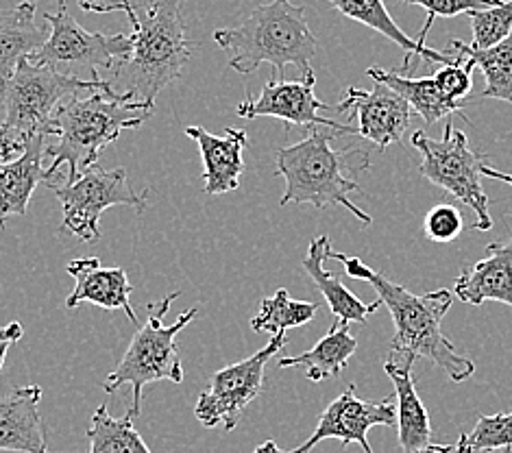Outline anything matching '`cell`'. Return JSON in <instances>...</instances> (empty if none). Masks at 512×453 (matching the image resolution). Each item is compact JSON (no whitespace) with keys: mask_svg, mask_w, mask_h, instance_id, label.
I'll return each mask as SVG.
<instances>
[{"mask_svg":"<svg viewBox=\"0 0 512 453\" xmlns=\"http://www.w3.org/2000/svg\"><path fill=\"white\" fill-rule=\"evenodd\" d=\"M327 260H336L345 266V273L351 279L367 281L377 292V297L390 310L395 321V336L390 340V351L412 355L414 360L425 358L443 369L451 382L462 384L473 377L475 364L460 355L456 347L443 334V318L449 312L454 295L449 290H434L428 295H412L404 286L395 284L393 279L373 271L360 257H349L336 253L329 244L325 251Z\"/></svg>","mask_w":512,"mask_h":453,"instance_id":"1","label":"cell"},{"mask_svg":"<svg viewBox=\"0 0 512 453\" xmlns=\"http://www.w3.org/2000/svg\"><path fill=\"white\" fill-rule=\"evenodd\" d=\"M151 114L153 107L116 90H96L83 99L66 96L44 131L48 138H57L55 144H46L44 157H51V166L44 168V181H53L62 166H68V181L77 179L83 170L96 166L105 146L114 144L123 131L138 129Z\"/></svg>","mask_w":512,"mask_h":453,"instance_id":"2","label":"cell"},{"mask_svg":"<svg viewBox=\"0 0 512 453\" xmlns=\"http://www.w3.org/2000/svg\"><path fill=\"white\" fill-rule=\"evenodd\" d=\"M334 136L340 133L312 127L306 140L277 151V175L286 179V192L279 205L310 203L316 210L343 205L364 227H369L373 218L349 199L351 194L360 192V186L349 175H358L371 166L369 153L360 149L334 151Z\"/></svg>","mask_w":512,"mask_h":453,"instance_id":"3","label":"cell"},{"mask_svg":"<svg viewBox=\"0 0 512 453\" xmlns=\"http://www.w3.org/2000/svg\"><path fill=\"white\" fill-rule=\"evenodd\" d=\"M214 42L229 53V66L240 75H251L262 64H271L279 77L286 66H297L301 77L312 75V57L319 51L306 9L290 0H271L249 14L238 27L216 29Z\"/></svg>","mask_w":512,"mask_h":453,"instance_id":"4","label":"cell"},{"mask_svg":"<svg viewBox=\"0 0 512 453\" xmlns=\"http://www.w3.org/2000/svg\"><path fill=\"white\" fill-rule=\"evenodd\" d=\"M131 40V53L114 66L116 81L123 83L133 101L153 107L160 92L181 77L192 57L184 3L151 0L138 16Z\"/></svg>","mask_w":512,"mask_h":453,"instance_id":"5","label":"cell"},{"mask_svg":"<svg viewBox=\"0 0 512 453\" xmlns=\"http://www.w3.org/2000/svg\"><path fill=\"white\" fill-rule=\"evenodd\" d=\"M114 92L112 81H83L22 59L14 77L0 81V101L5 107L3 127L7 133L9 159L22 153L29 138L46 131L57 105L77 92ZM118 92V90H116Z\"/></svg>","mask_w":512,"mask_h":453,"instance_id":"6","label":"cell"},{"mask_svg":"<svg viewBox=\"0 0 512 453\" xmlns=\"http://www.w3.org/2000/svg\"><path fill=\"white\" fill-rule=\"evenodd\" d=\"M177 297L179 292L164 297L160 303H149V308H146L149 310V318H146V323L129 342L123 360L105 377L103 390L109 395L116 393L125 384H131L133 401L129 412L136 419L142 412V390L146 384L160 382V379H168V382L175 384L184 382V366H181L179 360L177 336L181 329L197 318V308L186 310L173 325H164V316Z\"/></svg>","mask_w":512,"mask_h":453,"instance_id":"7","label":"cell"},{"mask_svg":"<svg viewBox=\"0 0 512 453\" xmlns=\"http://www.w3.org/2000/svg\"><path fill=\"white\" fill-rule=\"evenodd\" d=\"M410 142L421 153L419 173L473 210V229L489 231L493 220L482 186V157L469 149L465 133L445 122L441 140L428 138L425 131H414Z\"/></svg>","mask_w":512,"mask_h":453,"instance_id":"8","label":"cell"},{"mask_svg":"<svg viewBox=\"0 0 512 453\" xmlns=\"http://www.w3.org/2000/svg\"><path fill=\"white\" fill-rule=\"evenodd\" d=\"M44 18L51 31H48L46 42L31 57V61L38 66L51 68L64 77L103 81L99 72L114 68L133 48V40L127 33L105 35L85 31L68 14L66 5H59L57 14H46Z\"/></svg>","mask_w":512,"mask_h":453,"instance_id":"9","label":"cell"},{"mask_svg":"<svg viewBox=\"0 0 512 453\" xmlns=\"http://www.w3.org/2000/svg\"><path fill=\"white\" fill-rule=\"evenodd\" d=\"M48 186L53 188L57 201L62 203L64 231L81 242H94L101 238L99 220L109 207L127 205L136 212H144L146 194H149H138L131 188L125 168L105 170L101 166L83 170L72 181L66 179L64 183H48Z\"/></svg>","mask_w":512,"mask_h":453,"instance_id":"10","label":"cell"},{"mask_svg":"<svg viewBox=\"0 0 512 453\" xmlns=\"http://www.w3.org/2000/svg\"><path fill=\"white\" fill-rule=\"evenodd\" d=\"M286 342V334L273 336L268 340V345L253 353L251 358L216 371L207 382V388L199 395L197 406H194L197 421L207 430L225 427V432H234L242 412L262 393L268 360L275 358L286 347Z\"/></svg>","mask_w":512,"mask_h":453,"instance_id":"11","label":"cell"},{"mask_svg":"<svg viewBox=\"0 0 512 453\" xmlns=\"http://www.w3.org/2000/svg\"><path fill=\"white\" fill-rule=\"evenodd\" d=\"M314 85H316V75H306L299 81H286V79H271L268 81L258 99H251L247 96L236 109V114L245 120H255V118H279L286 122V129L292 125L299 127H327L334 129L338 133H345V136H358L356 127L349 125H340V122H334L329 118H323L321 112H334V105H327L323 101L316 99L314 94Z\"/></svg>","mask_w":512,"mask_h":453,"instance_id":"12","label":"cell"},{"mask_svg":"<svg viewBox=\"0 0 512 453\" xmlns=\"http://www.w3.org/2000/svg\"><path fill=\"white\" fill-rule=\"evenodd\" d=\"M397 423V399L386 397L382 401H362L356 395V384H351L343 395L334 399L325 412L319 416V425L312 436L301 447L290 453H308L321 440L336 438L349 447L358 443L364 453H373L369 445V430L375 425H395Z\"/></svg>","mask_w":512,"mask_h":453,"instance_id":"13","label":"cell"},{"mask_svg":"<svg viewBox=\"0 0 512 453\" xmlns=\"http://www.w3.org/2000/svg\"><path fill=\"white\" fill-rule=\"evenodd\" d=\"M334 112L356 118L358 136L373 142L380 151L404 138L412 120V105L384 83H375L373 90L349 88L345 101L334 105Z\"/></svg>","mask_w":512,"mask_h":453,"instance_id":"14","label":"cell"},{"mask_svg":"<svg viewBox=\"0 0 512 453\" xmlns=\"http://www.w3.org/2000/svg\"><path fill=\"white\" fill-rule=\"evenodd\" d=\"M42 388L29 384L0 395V451L51 453L48 427L40 414Z\"/></svg>","mask_w":512,"mask_h":453,"instance_id":"15","label":"cell"},{"mask_svg":"<svg viewBox=\"0 0 512 453\" xmlns=\"http://www.w3.org/2000/svg\"><path fill=\"white\" fill-rule=\"evenodd\" d=\"M186 136L199 144L203 159V181L205 194L236 192L240 188V177L245 173V149L247 131L245 129H225L223 136L205 131L199 125L186 129Z\"/></svg>","mask_w":512,"mask_h":453,"instance_id":"16","label":"cell"},{"mask_svg":"<svg viewBox=\"0 0 512 453\" xmlns=\"http://www.w3.org/2000/svg\"><path fill=\"white\" fill-rule=\"evenodd\" d=\"M66 271L77 281L72 295L66 299L68 310H75L81 303H92L103 310H123L131 323H138L129 301L133 286L123 268H103L99 257H88L70 262Z\"/></svg>","mask_w":512,"mask_h":453,"instance_id":"17","label":"cell"},{"mask_svg":"<svg viewBox=\"0 0 512 453\" xmlns=\"http://www.w3.org/2000/svg\"><path fill=\"white\" fill-rule=\"evenodd\" d=\"M412 355L388 351L384 362V371L395 384L397 399V427H399V445L406 453H417L425 445H430L432 425L430 414L425 410L423 401L417 393V379L412 377Z\"/></svg>","mask_w":512,"mask_h":453,"instance_id":"18","label":"cell"},{"mask_svg":"<svg viewBox=\"0 0 512 453\" xmlns=\"http://www.w3.org/2000/svg\"><path fill=\"white\" fill-rule=\"evenodd\" d=\"M454 295L469 305L497 301L512 308V234L506 242L489 244L484 260L462 268Z\"/></svg>","mask_w":512,"mask_h":453,"instance_id":"19","label":"cell"},{"mask_svg":"<svg viewBox=\"0 0 512 453\" xmlns=\"http://www.w3.org/2000/svg\"><path fill=\"white\" fill-rule=\"evenodd\" d=\"M46 140V133H38L27 140L14 162H0V229H5L7 218L27 214L35 188L44 181Z\"/></svg>","mask_w":512,"mask_h":453,"instance_id":"20","label":"cell"},{"mask_svg":"<svg viewBox=\"0 0 512 453\" xmlns=\"http://www.w3.org/2000/svg\"><path fill=\"white\" fill-rule=\"evenodd\" d=\"M329 3H332V7L336 11H340L343 16L364 24V27L377 31L380 35H384L386 40L397 44L401 51H404V66L399 68L401 72L410 68L412 55H419L425 64H432V61H436V64H443V66L456 64V61L460 59L458 51H449V53L443 51L441 53V51H434V48L425 46V42L412 40L410 35H406L397 27L393 16L388 14L384 0H329Z\"/></svg>","mask_w":512,"mask_h":453,"instance_id":"21","label":"cell"},{"mask_svg":"<svg viewBox=\"0 0 512 453\" xmlns=\"http://www.w3.org/2000/svg\"><path fill=\"white\" fill-rule=\"evenodd\" d=\"M38 7L20 3L0 9V81L14 77L22 59H31L48 38V31L38 22Z\"/></svg>","mask_w":512,"mask_h":453,"instance_id":"22","label":"cell"},{"mask_svg":"<svg viewBox=\"0 0 512 453\" xmlns=\"http://www.w3.org/2000/svg\"><path fill=\"white\" fill-rule=\"evenodd\" d=\"M329 247V238L319 236L310 242V249L306 260H303V271L310 275V279L316 284V288L321 290V295L325 297L329 310H332L336 321H345V323H367V318L382 308V299H377L373 303H362L351 290L343 286L334 273H329L325 268V251Z\"/></svg>","mask_w":512,"mask_h":453,"instance_id":"23","label":"cell"},{"mask_svg":"<svg viewBox=\"0 0 512 453\" xmlns=\"http://www.w3.org/2000/svg\"><path fill=\"white\" fill-rule=\"evenodd\" d=\"M358 349V340L351 336L349 323L334 321L329 332L312 349L301 355H290L277 362L279 369H303L310 382L319 384L338 377L345 371L349 358Z\"/></svg>","mask_w":512,"mask_h":453,"instance_id":"24","label":"cell"},{"mask_svg":"<svg viewBox=\"0 0 512 453\" xmlns=\"http://www.w3.org/2000/svg\"><path fill=\"white\" fill-rule=\"evenodd\" d=\"M367 75L375 83H384L390 90H395L397 94L404 96V99L412 105L414 112H417L425 125H434V122L443 120L451 114L460 112V105L449 101L445 92L441 90V85L436 83L434 77H421V79H412L401 75V72L393 70H382V68H369Z\"/></svg>","mask_w":512,"mask_h":453,"instance_id":"25","label":"cell"},{"mask_svg":"<svg viewBox=\"0 0 512 453\" xmlns=\"http://www.w3.org/2000/svg\"><path fill=\"white\" fill-rule=\"evenodd\" d=\"M451 48L471 57L475 66L484 72L486 88L482 92V99L506 101L512 105V33L504 42L491 48H475L462 40L451 42Z\"/></svg>","mask_w":512,"mask_h":453,"instance_id":"26","label":"cell"},{"mask_svg":"<svg viewBox=\"0 0 512 453\" xmlns=\"http://www.w3.org/2000/svg\"><path fill=\"white\" fill-rule=\"evenodd\" d=\"M133 421H136V416L131 412H127L123 419H114L107 410V403H103L94 410L88 427V453H153L146 447Z\"/></svg>","mask_w":512,"mask_h":453,"instance_id":"27","label":"cell"},{"mask_svg":"<svg viewBox=\"0 0 512 453\" xmlns=\"http://www.w3.org/2000/svg\"><path fill=\"white\" fill-rule=\"evenodd\" d=\"M319 312V303L295 301L286 288H279L273 297H266L260 312L251 318V329L258 334H286V329L308 325Z\"/></svg>","mask_w":512,"mask_h":453,"instance_id":"28","label":"cell"},{"mask_svg":"<svg viewBox=\"0 0 512 453\" xmlns=\"http://www.w3.org/2000/svg\"><path fill=\"white\" fill-rule=\"evenodd\" d=\"M512 447V410L499 414H478L469 434H460L458 453H486Z\"/></svg>","mask_w":512,"mask_h":453,"instance_id":"29","label":"cell"},{"mask_svg":"<svg viewBox=\"0 0 512 453\" xmlns=\"http://www.w3.org/2000/svg\"><path fill=\"white\" fill-rule=\"evenodd\" d=\"M471 29L475 48H491L504 42L512 33V0H504L502 5L489 9L471 11Z\"/></svg>","mask_w":512,"mask_h":453,"instance_id":"30","label":"cell"},{"mask_svg":"<svg viewBox=\"0 0 512 453\" xmlns=\"http://www.w3.org/2000/svg\"><path fill=\"white\" fill-rule=\"evenodd\" d=\"M401 3L408 5H419L425 11H428V20H425L423 29L419 33V42H425L428 33L432 29V24L436 18H454L460 14H471V11H480V9H489L495 5H502L504 0H401Z\"/></svg>","mask_w":512,"mask_h":453,"instance_id":"31","label":"cell"},{"mask_svg":"<svg viewBox=\"0 0 512 453\" xmlns=\"http://www.w3.org/2000/svg\"><path fill=\"white\" fill-rule=\"evenodd\" d=\"M473 68H475V61L460 53V59L456 64L443 66L441 70H436L434 75L436 83L441 85V90L445 92L447 99L458 103L460 107L467 103V96L473 90Z\"/></svg>","mask_w":512,"mask_h":453,"instance_id":"32","label":"cell"},{"mask_svg":"<svg viewBox=\"0 0 512 453\" xmlns=\"http://www.w3.org/2000/svg\"><path fill=\"white\" fill-rule=\"evenodd\" d=\"M465 220H462V214L456 210L454 205H436L430 214L425 216V236L434 242H451L462 234V227Z\"/></svg>","mask_w":512,"mask_h":453,"instance_id":"33","label":"cell"},{"mask_svg":"<svg viewBox=\"0 0 512 453\" xmlns=\"http://www.w3.org/2000/svg\"><path fill=\"white\" fill-rule=\"evenodd\" d=\"M59 5H66V0H57ZM83 11H90V14H114V11H125L133 29L138 27V14L129 0H77Z\"/></svg>","mask_w":512,"mask_h":453,"instance_id":"34","label":"cell"},{"mask_svg":"<svg viewBox=\"0 0 512 453\" xmlns=\"http://www.w3.org/2000/svg\"><path fill=\"white\" fill-rule=\"evenodd\" d=\"M24 334V329L18 321L9 323L5 327H0V371H3L5 366V360H7V353H9V347L14 345V342H18Z\"/></svg>","mask_w":512,"mask_h":453,"instance_id":"35","label":"cell"},{"mask_svg":"<svg viewBox=\"0 0 512 453\" xmlns=\"http://www.w3.org/2000/svg\"><path fill=\"white\" fill-rule=\"evenodd\" d=\"M482 175H484V177H491V179H497V181H504V183H508V186L512 188V175L502 173V170H495L493 166L482 164Z\"/></svg>","mask_w":512,"mask_h":453,"instance_id":"36","label":"cell"},{"mask_svg":"<svg viewBox=\"0 0 512 453\" xmlns=\"http://www.w3.org/2000/svg\"><path fill=\"white\" fill-rule=\"evenodd\" d=\"M417 453H458V449H456V445H434V443H430V445H425L423 449H419Z\"/></svg>","mask_w":512,"mask_h":453,"instance_id":"37","label":"cell"},{"mask_svg":"<svg viewBox=\"0 0 512 453\" xmlns=\"http://www.w3.org/2000/svg\"><path fill=\"white\" fill-rule=\"evenodd\" d=\"M0 162H9V146H7V133L3 122H0Z\"/></svg>","mask_w":512,"mask_h":453,"instance_id":"38","label":"cell"},{"mask_svg":"<svg viewBox=\"0 0 512 453\" xmlns=\"http://www.w3.org/2000/svg\"><path fill=\"white\" fill-rule=\"evenodd\" d=\"M255 453H290V451H282L273 443V440H266V443H262L258 449H255Z\"/></svg>","mask_w":512,"mask_h":453,"instance_id":"39","label":"cell"},{"mask_svg":"<svg viewBox=\"0 0 512 453\" xmlns=\"http://www.w3.org/2000/svg\"><path fill=\"white\" fill-rule=\"evenodd\" d=\"M504 453H512V447H506V449H504Z\"/></svg>","mask_w":512,"mask_h":453,"instance_id":"40","label":"cell"}]
</instances>
